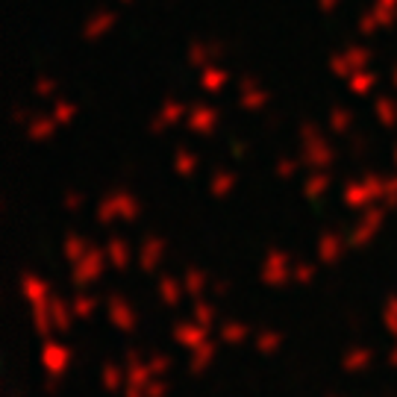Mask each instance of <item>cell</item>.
I'll use <instances>...</instances> for the list:
<instances>
[{
  "label": "cell",
  "instance_id": "1",
  "mask_svg": "<svg viewBox=\"0 0 397 397\" xmlns=\"http://www.w3.org/2000/svg\"><path fill=\"white\" fill-rule=\"evenodd\" d=\"M100 271H103V254L95 247V250H85V256L83 262H77L74 268V283L77 285H85V283H95L100 277Z\"/></svg>",
  "mask_w": 397,
  "mask_h": 397
},
{
  "label": "cell",
  "instance_id": "2",
  "mask_svg": "<svg viewBox=\"0 0 397 397\" xmlns=\"http://www.w3.org/2000/svg\"><path fill=\"white\" fill-rule=\"evenodd\" d=\"M285 262H288V254H280V250H271V256L262 268V280L268 285H283L288 280V271H285Z\"/></svg>",
  "mask_w": 397,
  "mask_h": 397
},
{
  "label": "cell",
  "instance_id": "3",
  "mask_svg": "<svg viewBox=\"0 0 397 397\" xmlns=\"http://www.w3.org/2000/svg\"><path fill=\"white\" fill-rule=\"evenodd\" d=\"M206 327H203V324H189V321H183V324H177V327H174V338L179 341V345H183V348H201L203 345V341H206Z\"/></svg>",
  "mask_w": 397,
  "mask_h": 397
},
{
  "label": "cell",
  "instance_id": "4",
  "mask_svg": "<svg viewBox=\"0 0 397 397\" xmlns=\"http://www.w3.org/2000/svg\"><path fill=\"white\" fill-rule=\"evenodd\" d=\"M42 362L50 374H62L71 362V350L65 345H57V341H47L45 345V353H42Z\"/></svg>",
  "mask_w": 397,
  "mask_h": 397
},
{
  "label": "cell",
  "instance_id": "5",
  "mask_svg": "<svg viewBox=\"0 0 397 397\" xmlns=\"http://www.w3.org/2000/svg\"><path fill=\"white\" fill-rule=\"evenodd\" d=\"M109 318H112V324L118 330H124V333H130L133 327H136V312L127 306V300L124 297H109Z\"/></svg>",
  "mask_w": 397,
  "mask_h": 397
},
{
  "label": "cell",
  "instance_id": "6",
  "mask_svg": "<svg viewBox=\"0 0 397 397\" xmlns=\"http://www.w3.org/2000/svg\"><path fill=\"white\" fill-rule=\"evenodd\" d=\"M127 371H130V383L133 386H148V380H150V365H144L141 359H138V353L136 350H130L127 353Z\"/></svg>",
  "mask_w": 397,
  "mask_h": 397
},
{
  "label": "cell",
  "instance_id": "7",
  "mask_svg": "<svg viewBox=\"0 0 397 397\" xmlns=\"http://www.w3.org/2000/svg\"><path fill=\"white\" fill-rule=\"evenodd\" d=\"M162 244L159 239H148V244H144V250H141V256H138V265H141V271H156V262L162 259Z\"/></svg>",
  "mask_w": 397,
  "mask_h": 397
},
{
  "label": "cell",
  "instance_id": "8",
  "mask_svg": "<svg viewBox=\"0 0 397 397\" xmlns=\"http://www.w3.org/2000/svg\"><path fill=\"white\" fill-rule=\"evenodd\" d=\"M50 315H53V327H57L59 333H68L71 330V312H68V303L53 297L50 300Z\"/></svg>",
  "mask_w": 397,
  "mask_h": 397
},
{
  "label": "cell",
  "instance_id": "9",
  "mask_svg": "<svg viewBox=\"0 0 397 397\" xmlns=\"http://www.w3.org/2000/svg\"><path fill=\"white\" fill-rule=\"evenodd\" d=\"M24 292H27V297L32 300V306L35 303H47V283H42L39 277H32V274H24Z\"/></svg>",
  "mask_w": 397,
  "mask_h": 397
},
{
  "label": "cell",
  "instance_id": "10",
  "mask_svg": "<svg viewBox=\"0 0 397 397\" xmlns=\"http://www.w3.org/2000/svg\"><path fill=\"white\" fill-rule=\"evenodd\" d=\"M374 353L368 348H353L348 356H345V371H365L371 365Z\"/></svg>",
  "mask_w": 397,
  "mask_h": 397
},
{
  "label": "cell",
  "instance_id": "11",
  "mask_svg": "<svg viewBox=\"0 0 397 397\" xmlns=\"http://www.w3.org/2000/svg\"><path fill=\"white\" fill-rule=\"evenodd\" d=\"M215 359V341H203L201 348H194V356H191V374H201L209 362Z\"/></svg>",
  "mask_w": 397,
  "mask_h": 397
},
{
  "label": "cell",
  "instance_id": "12",
  "mask_svg": "<svg viewBox=\"0 0 397 397\" xmlns=\"http://www.w3.org/2000/svg\"><path fill=\"white\" fill-rule=\"evenodd\" d=\"M203 285H206V274H203V271L189 268V274H186V292H189L194 300H201V295H203Z\"/></svg>",
  "mask_w": 397,
  "mask_h": 397
},
{
  "label": "cell",
  "instance_id": "13",
  "mask_svg": "<svg viewBox=\"0 0 397 397\" xmlns=\"http://www.w3.org/2000/svg\"><path fill=\"white\" fill-rule=\"evenodd\" d=\"M244 336H247V324H239V321L224 324V330H221V338L230 341V345H239V341H244Z\"/></svg>",
  "mask_w": 397,
  "mask_h": 397
},
{
  "label": "cell",
  "instance_id": "14",
  "mask_svg": "<svg viewBox=\"0 0 397 397\" xmlns=\"http://www.w3.org/2000/svg\"><path fill=\"white\" fill-rule=\"evenodd\" d=\"M338 247H341V244H338L336 236H324V239H321V254H318L321 262H327V265L336 262V259H338Z\"/></svg>",
  "mask_w": 397,
  "mask_h": 397
},
{
  "label": "cell",
  "instance_id": "15",
  "mask_svg": "<svg viewBox=\"0 0 397 397\" xmlns=\"http://www.w3.org/2000/svg\"><path fill=\"white\" fill-rule=\"evenodd\" d=\"M121 383H124V377H121V368L118 365H103V386H106V391H118L121 389Z\"/></svg>",
  "mask_w": 397,
  "mask_h": 397
},
{
  "label": "cell",
  "instance_id": "16",
  "mask_svg": "<svg viewBox=\"0 0 397 397\" xmlns=\"http://www.w3.org/2000/svg\"><path fill=\"white\" fill-rule=\"evenodd\" d=\"M159 295H162V300H165L168 306L179 303V288H177V283L171 277H162L159 280Z\"/></svg>",
  "mask_w": 397,
  "mask_h": 397
},
{
  "label": "cell",
  "instance_id": "17",
  "mask_svg": "<svg viewBox=\"0 0 397 397\" xmlns=\"http://www.w3.org/2000/svg\"><path fill=\"white\" fill-rule=\"evenodd\" d=\"M194 321H197V324H203V327L209 330V327H212V321H215V306H209V303H203V300H197V303H194Z\"/></svg>",
  "mask_w": 397,
  "mask_h": 397
},
{
  "label": "cell",
  "instance_id": "18",
  "mask_svg": "<svg viewBox=\"0 0 397 397\" xmlns=\"http://www.w3.org/2000/svg\"><path fill=\"white\" fill-rule=\"evenodd\" d=\"M109 259H112V265L115 268H127V262H130V254H127V244H124V242H112L109 244Z\"/></svg>",
  "mask_w": 397,
  "mask_h": 397
},
{
  "label": "cell",
  "instance_id": "19",
  "mask_svg": "<svg viewBox=\"0 0 397 397\" xmlns=\"http://www.w3.org/2000/svg\"><path fill=\"white\" fill-rule=\"evenodd\" d=\"M95 309H97V300H95V297H88V295L74 297V315H77V318H88V315H95Z\"/></svg>",
  "mask_w": 397,
  "mask_h": 397
},
{
  "label": "cell",
  "instance_id": "20",
  "mask_svg": "<svg viewBox=\"0 0 397 397\" xmlns=\"http://www.w3.org/2000/svg\"><path fill=\"white\" fill-rule=\"evenodd\" d=\"M280 341H283V336H280V333L265 330V333H259V338H256V348H259L262 353H274Z\"/></svg>",
  "mask_w": 397,
  "mask_h": 397
},
{
  "label": "cell",
  "instance_id": "21",
  "mask_svg": "<svg viewBox=\"0 0 397 397\" xmlns=\"http://www.w3.org/2000/svg\"><path fill=\"white\" fill-rule=\"evenodd\" d=\"M83 247H85V244H83V239H77V236H71V239L65 242V256H68L71 262H77L80 256H85V254H83Z\"/></svg>",
  "mask_w": 397,
  "mask_h": 397
},
{
  "label": "cell",
  "instance_id": "22",
  "mask_svg": "<svg viewBox=\"0 0 397 397\" xmlns=\"http://www.w3.org/2000/svg\"><path fill=\"white\" fill-rule=\"evenodd\" d=\"M383 321H386L389 333H394V336H397V297H391V300H389V309L383 312Z\"/></svg>",
  "mask_w": 397,
  "mask_h": 397
},
{
  "label": "cell",
  "instance_id": "23",
  "mask_svg": "<svg viewBox=\"0 0 397 397\" xmlns=\"http://www.w3.org/2000/svg\"><path fill=\"white\" fill-rule=\"evenodd\" d=\"M148 365H150V371H153V374H165V371L171 368V359H168V356H153Z\"/></svg>",
  "mask_w": 397,
  "mask_h": 397
},
{
  "label": "cell",
  "instance_id": "24",
  "mask_svg": "<svg viewBox=\"0 0 397 397\" xmlns=\"http://www.w3.org/2000/svg\"><path fill=\"white\" fill-rule=\"evenodd\" d=\"M315 277V268L312 265H297V271H295V280L297 283H309Z\"/></svg>",
  "mask_w": 397,
  "mask_h": 397
},
{
  "label": "cell",
  "instance_id": "25",
  "mask_svg": "<svg viewBox=\"0 0 397 397\" xmlns=\"http://www.w3.org/2000/svg\"><path fill=\"white\" fill-rule=\"evenodd\" d=\"M144 391H148V397H165L168 383H150V386H144Z\"/></svg>",
  "mask_w": 397,
  "mask_h": 397
},
{
  "label": "cell",
  "instance_id": "26",
  "mask_svg": "<svg viewBox=\"0 0 397 397\" xmlns=\"http://www.w3.org/2000/svg\"><path fill=\"white\" fill-rule=\"evenodd\" d=\"M144 394H148V391H144ZM144 394H141V386H133V383L127 386V397H144Z\"/></svg>",
  "mask_w": 397,
  "mask_h": 397
},
{
  "label": "cell",
  "instance_id": "27",
  "mask_svg": "<svg viewBox=\"0 0 397 397\" xmlns=\"http://www.w3.org/2000/svg\"><path fill=\"white\" fill-rule=\"evenodd\" d=\"M57 389H59V383H57V380H47V383H45V391H50V394L57 391Z\"/></svg>",
  "mask_w": 397,
  "mask_h": 397
},
{
  "label": "cell",
  "instance_id": "28",
  "mask_svg": "<svg viewBox=\"0 0 397 397\" xmlns=\"http://www.w3.org/2000/svg\"><path fill=\"white\" fill-rule=\"evenodd\" d=\"M389 362H391V365H397V348L391 350V356H389Z\"/></svg>",
  "mask_w": 397,
  "mask_h": 397
}]
</instances>
